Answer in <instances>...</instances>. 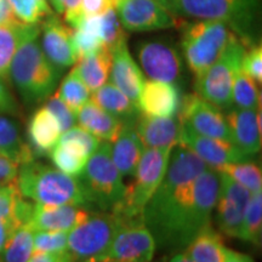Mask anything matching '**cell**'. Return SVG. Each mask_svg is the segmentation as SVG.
Returning a JSON list of instances; mask_svg holds the SVG:
<instances>
[{
    "instance_id": "6da1fadb",
    "label": "cell",
    "mask_w": 262,
    "mask_h": 262,
    "mask_svg": "<svg viewBox=\"0 0 262 262\" xmlns=\"http://www.w3.org/2000/svg\"><path fill=\"white\" fill-rule=\"evenodd\" d=\"M220 189V173L182 145L170 153L165 175L142 214L157 250L180 253L211 216Z\"/></svg>"
},
{
    "instance_id": "7a4b0ae2",
    "label": "cell",
    "mask_w": 262,
    "mask_h": 262,
    "mask_svg": "<svg viewBox=\"0 0 262 262\" xmlns=\"http://www.w3.org/2000/svg\"><path fill=\"white\" fill-rule=\"evenodd\" d=\"M176 18L210 19L227 26L245 47L257 44L261 0H160Z\"/></svg>"
},
{
    "instance_id": "3957f363",
    "label": "cell",
    "mask_w": 262,
    "mask_h": 262,
    "mask_svg": "<svg viewBox=\"0 0 262 262\" xmlns=\"http://www.w3.org/2000/svg\"><path fill=\"white\" fill-rule=\"evenodd\" d=\"M39 35L29 38L18 48L9 70V78L28 107L45 102L52 96L62 75L60 68L42 52Z\"/></svg>"
},
{
    "instance_id": "277c9868",
    "label": "cell",
    "mask_w": 262,
    "mask_h": 262,
    "mask_svg": "<svg viewBox=\"0 0 262 262\" xmlns=\"http://www.w3.org/2000/svg\"><path fill=\"white\" fill-rule=\"evenodd\" d=\"M16 187L24 198L40 205L73 204L89 208L77 179L38 159L19 164Z\"/></svg>"
},
{
    "instance_id": "5b68a950",
    "label": "cell",
    "mask_w": 262,
    "mask_h": 262,
    "mask_svg": "<svg viewBox=\"0 0 262 262\" xmlns=\"http://www.w3.org/2000/svg\"><path fill=\"white\" fill-rule=\"evenodd\" d=\"M75 179L91 210L112 212L125 196L126 186L114 165L107 141L100 142Z\"/></svg>"
},
{
    "instance_id": "8992f818",
    "label": "cell",
    "mask_w": 262,
    "mask_h": 262,
    "mask_svg": "<svg viewBox=\"0 0 262 262\" xmlns=\"http://www.w3.org/2000/svg\"><path fill=\"white\" fill-rule=\"evenodd\" d=\"M170 148H145L134 182L126 187L124 199L112 211L123 222L142 220V214L165 175L170 159ZM143 221V220H142Z\"/></svg>"
},
{
    "instance_id": "52a82bcc",
    "label": "cell",
    "mask_w": 262,
    "mask_h": 262,
    "mask_svg": "<svg viewBox=\"0 0 262 262\" xmlns=\"http://www.w3.org/2000/svg\"><path fill=\"white\" fill-rule=\"evenodd\" d=\"M181 26V49L189 70L202 74L220 57L233 33L224 22L195 19Z\"/></svg>"
},
{
    "instance_id": "ba28073f",
    "label": "cell",
    "mask_w": 262,
    "mask_h": 262,
    "mask_svg": "<svg viewBox=\"0 0 262 262\" xmlns=\"http://www.w3.org/2000/svg\"><path fill=\"white\" fill-rule=\"evenodd\" d=\"M123 221L114 212L93 211L68 232V262H101Z\"/></svg>"
},
{
    "instance_id": "9c48e42d",
    "label": "cell",
    "mask_w": 262,
    "mask_h": 262,
    "mask_svg": "<svg viewBox=\"0 0 262 262\" xmlns=\"http://www.w3.org/2000/svg\"><path fill=\"white\" fill-rule=\"evenodd\" d=\"M245 48L242 40L234 34L232 35L220 57L208 70L195 77V94L219 110H231L233 107V79L235 72L241 68Z\"/></svg>"
},
{
    "instance_id": "30bf717a",
    "label": "cell",
    "mask_w": 262,
    "mask_h": 262,
    "mask_svg": "<svg viewBox=\"0 0 262 262\" xmlns=\"http://www.w3.org/2000/svg\"><path fill=\"white\" fill-rule=\"evenodd\" d=\"M157 251L153 234L142 220L123 222L101 262H152Z\"/></svg>"
},
{
    "instance_id": "8fae6325",
    "label": "cell",
    "mask_w": 262,
    "mask_h": 262,
    "mask_svg": "<svg viewBox=\"0 0 262 262\" xmlns=\"http://www.w3.org/2000/svg\"><path fill=\"white\" fill-rule=\"evenodd\" d=\"M118 18L124 31L143 33L179 27L176 18L160 0H116Z\"/></svg>"
},
{
    "instance_id": "7c38bea8",
    "label": "cell",
    "mask_w": 262,
    "mask_h": 262,
    "mask_svg": "<svg viewBox=\"0 0 262 262\" xmlns=\"http://www.w3.org/2000/svg\"><path fill=\"white\" fill-rule=\"evenodd\" d=\"M178 116L183 125L199 135L232 142L225 114L196 94L186 95L182 98Z\"/></svg>"
},
{
    "instance_id": "4fadbf2b",
    "label": "cell",
    "mask_w": 262,
    "mask_h": 262,
    "mask_svg": "<svg viewBox=\"0 0 262 262\" xmlns=\"http://www.w3.org/2000/svg\"><path fill=\"white\" fill-rule=\"evenodd\" d=\"M220 173V189L216 202V221L220 231L231 238L241 239L242 226L251 193L233 181L224 172Z\"/></svg>"
},
{
    "instance_id": "5bb4252c",
    "label": "cell",
    "mask_w": 262,
    "mask_h": 262,
    "mask_svg": "<svg viewBox=\"0 0 262 262\" xmlns=\"http://www.w3.org/2000/svg\"><path fill=\"white\" fill-rule=\"evenodd\" d=\"M137 57L149 80L175 84L181 78L183 62L178 49L168 41L147 40L137 45Z\"/></svg>"
},
{
    "instance_id": "9a60e30c",
    "label": "cell",
    "mask_w": 262,
    "mask_h": 262,
    "mask_svg": "<svg viewBox=\"0 0 262 262\" xmlns=\"http://www.w3.org/2000/svg\"><path fill=\"white\" fill-rule=\"evenodd\" d=\"M40 48L48 60L61 71L72 67L79 60L73 42V29L60 18L50 14L40 24Z\"/></svg>"
},
{
    "instance_id": "2e32d148",
    "label": "cell",
    "mask_w": 262,
    "mask_h": 262,
    "mask_svg": "<svg viewBox=\"0 0 262 262\" xmlns=\"http://www.w3.org/2000/svg\"><path fill=\"white\" fill-rule=\"evenodd\" d=\"M179 145L185 146L203 160L209 168L215 170H219L227 164L247 162L253 158L242 152L232 142L202 136L183 124Z\"/></svg>"
},
{
    "instance_id": "e0dca14e",
    "label": "cell",
    "mask_w": 262,
    "mask_h": 262,
    "mask_svg": "<svg viewBox=\"0 0 262 262\" xmlns=\"http://www.w3.org/2000/svg\"><path fill=\"white\" fill-rule=\"evenodd\" d=\"M95 210L83 205H40L34 203L29 227L34 231L70 232Z\"/></svg>"
},
{
    "instance_id": "ac0fdd59",
    "label": "cell",
    "mask_w": 262,
    "mask_h": 262,
    "mask_svg": "<svg viewBox=\"0 0 262 262\" xmlns=\"http://www.w3.org/2000/svg\"><path fill=\"white\" fill-rule=\"evenodd\" d=\"M226 117L232 142L245 155L254 157L261 150L260 108H231Z\"/></svg>"
},
{
    "instance_id": "d6986e66",
    "label": "cell",
    "mask_w": 262,
    "mask_h": 262,
    "mask_svg": "<svg viewBox=\"0 0 262 262\" xmlns=\"http://www.w3.org/2000/svg\"><path fill=\"white\" fill-rule=\"evenodd\" d=\"M181 96L175 84L158 80H145L137 107L140 112L150 117L172 118L179 114Z\"/></svg>"
},
{
    "instance_id": "ffe728a7",
    "label": "cell",
    "mask_w": 262,
    "mask_h": 262,
    "mask_svg": "<svg viewBox=\"0 0 262 262\" xmlns=\"http://www.w3.org/2000/svg\"><path fill=\"white\" fill-rule=\"evenodd\" d=\"M111 54H112V64L110 72L111 83L137 104L140 93L145 84V75L131 56L127 48V39H124L116 48H113Z\"/></svg>"
},
{
    "instance_id": "44dd1931",
    "label": "cell",
    "mask_w": 262,
    "mask_h": 262,
    "mask_svg": "<svg viewBox=\"0 0 262 262\" xmlns=\"http://www.w3.org/2000/svg\"><path fill=\"white\" fill-rule=\"evenodd\" d=\"M134 127L145 148L172 149L180 143L182 123L179 116L159 118L140 113Z\"/></svg>"
},
{
    "instance_id": "7402d4cb",
    "label": "cell",
    "mask_w": 262,
    "mask_h": 262,
    "mask_svg": "<svg viewBox=\"0 0 262 262\" xmlns=\"http://www.w3.org/2000/svg\"><path fill=\"white\" fill-rule=\"evenodd\" d=\"M111 143V156L122 176H134L145 146L141 142L134 123H123L122 129Z\"/></svg>"
},
{
    "instance_id": "603a6c76",
    "label": "cell",
    "mask_w": 262,
    "mask_h": 262,
    "mask_svg": "<svg viewBox=\"0 0 262 262\" xmlns=\"http://www.w3.org/2000/svg\"><path fill=\"white\" fill-rule=\"evenodd\" d=\"M61 134L60 124L47 107L38 108L32 114L27 129V142L37 159L41 156L49 155L58 142Z\"/></svg>"
},
{
    "instance_id": "cb8c5ba5",
    "label": "cell",
    "mask_w": 262,
    "mask_h": 262,
    "mask_svg": "<svg viewBox=\"0 0 262 262\" xmlns=\"http://www.w3.org/2000/svg\"><path fill=\"white\" fill-rule=\"evenodd\" d=\"M40 34V24L26 25L17 19L0 24V78H9L12 58L29 38Z\"/></svg>"
},
{
    "instance_id": "d4e9b609",
    "label": "cell",
    "mask_w": 262,
    "mask_h": 262,
    "mask_svg": "<svg viewBox=\"0 0 262 262\" xmlns=\"http://www.w3.org/2000/svg\"><path fill=\"white\" fill-rule=\"evenodd\" d=\"M75 116L78 125L94 135L98 141L112 142L123 126V123L119 119L107 113L91 100L83 104L77 111Z\"/></svg>"
},
{
    "instance_id": "484cf974",
    "label": "cell",
    "mask_w": 262,
    "mask_h": 262,
    "mask_svg": "<svg viewBox=\"0 0 262 262\" xmlns=\"http://www.w3.org/2000/svg\"><path fill=\"white\" fill-rule=\"evenodd\" d=\"M90 100L122 123H135L141 113L137 104L112 83H106L93 91Z\"/></svg>"
},
{
    "instance_id": "4316f807",
    "label": "cell",
    "mask_w": 262,
    "mask_h": 262,
    "mask_svg": "<svg viewBox=\"0 0 262 262\" xmlns=\"http://www.w3.org/2000/svg\"><path fill=\"white\" fill-rule=\"evenodd\" d=\"M111 64H112V54L107 48L102 47L95 52L80 57L74 64L73 71L93 93L107 83L110 78Z\"/></svg>"
},
{
    "instance_id": "83f0119b",
    "label": "cell",
    "mask_w": 262,
    "mask_h": 262,
    "mask_svg": "<svg viewBox=\"0 0 262 262\" xmlns=\"http://www.w3.org/2000/svg\"><path fill=\"white\" fill-rule=\"evenodd\" d=\"M0 155L22 164L37 159L14 117L0 114Z\"/></svg>"
},
{
    "instance_id": "f1b7e54d",
    "label": "cell",
    "mask_w": 262,
    "mask_h": 262,
    "mask_svg": "<svg viewBox=\"0 0 262 262\" xmlns=\"http://www.w3.org/2000/svg\"><path fill=\"white\" fill-rule=\"evenodd\" d=\"M225 249L221 233L209 225L193 238L183 253L193 262H224Z\"/></svg>"
},
{
    "instance_id": "f546056e",
    "label": "cell",
    "mask_w": 262,
    "mask_h": 262,
    "mask_svg": "<svg viewBox=\"0 0 262 262\" xmlns=\"http://www.w3.org/2000/svg\"><path fill=\"white\" fill-rule=\"evenodd\" d=\"M34 253V229L19 226L0 250V262H27Z\"/></svg>"
},
{
    "instance_id": "4dcf8cb0",
    "label": "cell",
    "mask_w": 262,
    "mask_h": 262,
    "mask_svg": "<svg viewBox=\"0 0 262 262\" xmlns=\"http://www.w3.org/2000/svg\"><path fill=\"white\" fill-rule=\"evenodd\" d=\"M217 171L226 173L233 181L243 186L245 189H248L251 194L262 192L261 168L251 160L227 164V165L219 169Z\"/></svg>"
},
{
    "instance_id": "1f68e13d",
    "label": "cell",
    "mask_w": 262,
    "mask_h": 262,
    "mask_svg": "<svg viewBox=\"0 0 262 262\" xmlns=\"http://www.w3.org/2000/svg\"><path fill=\"white\" fill-rule=\"evenodd\" d=\"M48 156L50 157L55 168L67 173V175L73 176V178H77L79 175L81 170L84 169L88 159H89L79 150L68 145V143L60 142V141L49 152Z\"/></svg>"
},
{
    "instance_id": "d6a6232c",
    "label": "cell",
    "mask_w": 262,
    "mask_h": 262,
    "mask_svg": "<svg viewBox=\"0 0 262 262\" xmlns=\"http://www.w3.org/2000/svg\"><path fill=\"white\" fill-rule=\"evenodd\" d=\"M55 95L60 98L64 104H67L73 112L77 113L79 108L90 101L91 91L88 89V86L80 78L75 74V72L72 70L61 81L60 86L57 88V91Z\"/></svg>"
},
{
    "instance_id": "836d02e7",
    "label": "cell",
    "mask_w": 262,
    "mask_h": 262,
    "mask_svg": "<svg viewBox=\"0 0 262 262\" xmlns=\"http://www.w3.org/2000/svg\"><path fill=\"white\" fill-rule=\"evenodd\" d=\"M233 106L238 108H261V95L257 83L242 68L235 72L232 88Z\"/></svg>"
},
{
    "instance_id": "e575fe53",
    "label": "cell",
    "mask_w": 262,
    "mask_h": 262,
    "mask_svg": "<svg viewBox=\"0 0 262 262\" xmlns=\"http://www.w3.org/2000/svg\"><path fill=\"white\" fill-rule=\"evenodd\" d=\"M242 241L249 242L255 247H260L262 239V193L251 194L247 211H245L243 226H242Z\"/></svg>"
},
{
    "instance_id": "d590c367",
    "label": "cell",
    "mask_w": 262,
    "mask_h": 262,
    "mask_svg": "<svg viewBox=\"0 0 262 262\" xmlns=\"http://www.w3.org/2000/svg\"><path fill=\"white\" fill-rule=\"evenodd\" d=\"M8 3L14 17L26 25H39L52 14L49 3L39 0H8Z\"/></svg>"
},
{
    "instance_id": "8d00e7d4",
    "label": "cell",
    "mask_w": 262,
    "mask_h": 262,
    "mask_svg": "<svg viewBox=\"0 0 262 262\" xmlns=\"http://www.w3.org/2000/svg\"><path fill=\"white\" fill-rule=\"evenodd\" d=\"M98 34L104 48L112 51L120 41L126 39L124 28L120 25L116 10L113 8L106 10L103 14L98 15Z\"/></svg>"
},
{
    "instance_id": "74e56055",
    "label": "cell",
    "mask_w": 262,
    "mask_h": 262,
    "mask_svg": "<svg viewBox=\"0 0 262 262\" xmlns=\"http://www.w3.org/2000/svg\"><path fill=\"white\" fill-rule=\"evenodd\" d=\"M58 141L68 143L73 148L83 153L86 158H89L100 145V141L96 137L91 135L90 133H88L86 130H84L79 125H74L70 130L62 133Z\"/></svg>"
},
{
    "instance_id": "f35d334b",
    "label": "cell",
    "mask_w": 262,
    "mask_h": 262,
    "mask_svg": "<svg viewBox=\"0 0 262 262\" xmlns=\"http://www.w3.org/2000/svg\"><path fill=\"white\" fill-rule=\"evenodd\" d=\"M68 232L34 231V253H66Z\"/></svg>"
},
{
    "instance_id": "ab89813d",
    "label": "cell",
    "mask_w": 262,
    "mask_h": 262,
    "mask_svg": "<svg viewBox=\"0 0 262 262\" xmlns=\"http://www.w3.org/2000/svg\"><path fill=\"white\" fill-rule=\"evenodd\" d=\"M44 106L56 118L58 124H60L62 133L70 130L74 125H77V116H75V112H73L67 104L62 102L55 94L45 101Z\"/></svg>"
},
{
    "instance_id": "60d3db41",
    "label": "cell",
    "mask_w": 262,
    "mask_h": 262,
    "mask_svg": "<svg viewBox=\"0 0 262 262\" xmlns=\"http://www.w3.org/2000/svg\"><path fill=\"white\" fill-rule=\"evenodd\" d=\"M242 71L245 72L256 83L262 81V49L261 44H254L245 48L241 62Z\"/></svg>"
},
{
    "instance_id": "b9f144b4",
    "label": "cell",
    "mask_w": 262,
    "mask_h": 262,
    "mask_svg": "<svg viewBox=\"0 0 262 262\" xmlns=\"http://www.w3.org/2000/svg\"><path fill=\"white\" fill-rule=\"evenodd\" d=\"M52 9L58 16L64 18V22L74 28L81 18V0H49Z\"/></svg>"
},
{
    "instance_id": "7bdbcfd3",
    "label": "cell",
    "mask_w": 262,
    "mask_h": 262,
    "mask_svg": "<svg viewBox=\"0 0 262 262\" xmlns=\"http://www.w3.org/2000/svg\"><path fill=\"white\" fill-rule=\"evenodd\" d=\"M18 166L19 164L0 155V188L15 187L17 182Z\"/></svg>"
},
{
    "instance_id": "ee69618b",
    "label": "cell",
    "mask_w": 262,
    "mask_h": 262,
    "mask_svg": "<svg viewBox=\"0 0 262 262\" xmlns=\"http://www.w3.org/2000/svg\"><path fill=\"white\" fill-rule=\"evenodd\" d=\"M0 114H6L11 117L21 116V110L14 95L9 90L4 83V79L0 78Z\"/></svg>"
},
{
    "instance_id": "f6af8a7d",
    "label": "cell",
    "mask_w": 262,
    "mask_h": 262,
    "mask_svg": "<svg viewBox=\"0 0 262 262\" xmlns=\"http://www.w3.org/2000/svg\"><path fill=\"white\" fill-rule=\"evenodd\" d=\"M113 6V0H81L80 10L83 16H98Z\"/></svg>"
},
{
    "instance_id": "bcb514c9",
    "label": "cell",
    "mask_w": 262,
    "mask_h": 262,
    "mask_svg": "<svg viewBox=\"0 0 262 262\" xmlns=\"http://www.w3.org/2000/svg\"><path fill=\"white\" fill-rule=\"evenodd\" d=\"M27 262H68L66 253H33Z\"/></svg>"
},
{
    "instance_id": "7dc6e473",
    "label": "cell",
    "mask_w": 262,
    "mask_h": 262,
    "mask_svg": "<svg viewBox=\"0 0 262 262\" xmlns=\"http://www.w3.org/2000/svg\"><path fill=\"white\" fill-rule=\"evenodd\" d=\"M224 262H255L254 258L247 254L239 253V251L232 250V249H225Z\"/></svg>"
},
{
    "instance_id": "c3c4849f",
    "label": "cell",
    "mask_w": 262,
    "mask_h": 262,
    "mask_svg": "<svg viewBox=\"0 0 262 262\" xmlns=\"http://www.w3.org/2000/svg\"><path fill=\"white\" fill-rule=\"evenodd\" d=\"M15 227L11 224L5 221H0V250L4 247L5 242L8 241L9 235L15 231Z\"/></svg>"
},
{
    "instance_id": "681fc988",
    "label": "cell",
    "mask_w": 262,
    "mask_h": 262,
    "mask_svg": "<svg viewBox=\"0 0 262 262\" xmlns=\"http://www.w3.org/2000/svg\"><path fill=\"white\" fill-rule=\"evenodd\" d=\"M12 19H16L12 15L11 9H10V5L8 0H2L0 2V24H4V22L12 21Z\"/></svg>"
},
{
    "instance_id": "f907efd6",
    "label": "cell",
    "mask_w": 262,
    "mask_h": 262,
    "mask_svg": "<svg viewBox=\"0 0 262 262\" xmlns=\"http://www.w3.org/2000/svg\"><path fill=\"white\" fill-rule=\"evenodd\" d=\"M169 262H193V261L187 256V255L183 253V251H180V253L172 254V257L170 258Z\"/></svg>"
},
{
    "instance_id": "816d5d0a",
    "label": "cell",
    "mask_w": 262,
    "mask_h": 262,
    "mask_svg": "<svg viewBox=\"0 0 262 262\" xmlns=\"http://www.w3.org/2000/svg\"><path fill=\"white\" fill-rule=\"evenodd\" d=\"M39 2H42V3H48V0H39Z\"/></svg>"
},
{
    "instance_id": "f5cc1de1",
    "label": "cell",
    "mask_w": 262,
    "mask_h": 262,
    "mask_svg": "<svg viewBox=\"0 0 262 262\" xmlns=\"http://www.w3.org/2000/svg\"><path fill=\"white\" fill-rule=\"evenodd\" d=\"M113 2H116V0H113Z\"/></svg>"
},
{
    "instance_id": "db71d44e",
    "label": "cell",
    "mask_w": 262,
    "mask_h": 262,
    "mask_svg": "<svg viewBox=\"0 0 262 262\" xmlns=\"http://www.w3.org/2000/svg\"><path fill=\"white\" fill-rule=\"evenodd\" d=\"M0 2H2V0H0Z\"/></svg>"
}]
</instances>
